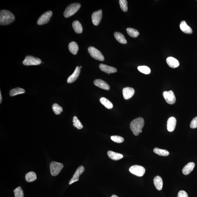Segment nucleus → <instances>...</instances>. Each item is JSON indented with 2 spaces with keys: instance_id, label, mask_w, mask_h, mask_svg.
Wrapping results in <instances>:
<instances>
[{
  "instance_id": "obj_22",
  "label": "nucleus",
  "mask_w": 197,
  "mask_h": 197,
  "mask_svg": "<svg viewBox=\"0 0 197 197\" xmlns=\"http://www.w3.org/2000/svg\"><path fill=\"white\" fill-rule=\"evenodd\" d=\"M114 37L117 41L122 44H127V42L124 36L120 32H116L114 34Z\"/></svg>"
},
{
  "instance_id": "obj_14",
  "label": "nucleus",
  "mask_w": 197,
  "mask_h": 197,
  "mask_svg": "<svg viewBox=\"0 0 197 197\" xmlns=\"http://www.w3.org/2000/svg\"><path fill=\"white\" fill-rule=\"evenodd\" d=\"M80 72V68L79 66H77L73 73L68 78L67 83H71L76 80L79 76Z\"/></svg>"
},
{
  "instance_id": "obj_18",
  "label": "nucleus",
  "mask_w": 197,
  "mask_h": 197,
  "mask_svg": "<svg viewBox=\"0 0 197 197\" xmlns=\"http://www.w3.org/2000/svg\"><path fill=\"white\" fill-rule=\"evenodd\" d=\"M166 61L168 66L173 68L178 67L179 66V61L174 57H168L167 58Z\"/></svg>"
},
{
  "instance_id": "obj_25",
  "label": "nucleus",
  "mask_w": 197,
  "mask_h": 197,
  "mask_svg": "<svg viewBox=\"0 0 197 197\" xmlns=\"http://www.w3.org/2000/svg\"><path fill=\"white\" fill-rule=\"evenodd\" d=\"M100 101L103 106L108 109H111L113 107V104L112 102L105 97H101L100 99Z\"/></svg>"
},
{
  "instance_id": "obj_6",
  "label": "nucleus",
  "mask_w": 197,
  "mask_h": 197,
  "mask_svg": "<svg viewBox=\"0 0 197 197\" xmlns=\"http://www.w3.org/2000/svg\"><path fill=\"white\" fill-rule=\"evenodd\" d=\"M88 52L90 55L93 58L96 60L103 61L105 60V58L101 52L94 47H90L88 48Z\"/></svg>"
},
{
  "instance_id": "obj_11",
  "label": "nucleus",
  "mask_w": 197,
  "mask_h": 197,
  "mask_svg": "<svg viewBox=\"0 0 197 197\" xmlns=\"http://www.w3.org/2000/svg\"><path fill=\"white\" fill-rule=\"evenodd\" d=\"M84 168L83 166H81L78 167V169L76 170L75 174H74L73 177L69 181V185L72 184L75 182L78 181L79 180V177L81 174L83 173L84 171Z\"/></svg>"
},
{
  "instance_id": "obj_31",
  "label": "nucleus",
  "mask_w": 197,
  "mask_h": 197,
  "mask_svg": "<svg viewBox=\"0 0 197 197\" xmlns=\"http://www.w3.org/2000/svg\"><path fill=\"white\" fill-rule=\"evenodd\" d=\"M138 69L140 72L146 75L150 73L151 72L150 68L146 66H139L138 67Z\"/></svg>"
},
{
  "instance_id": "obj_37",
  "label": "nucleus",
  "mask_w": 197,
  "mask_h": 197,
  "mask_svg": "<svg viewBox=\"0 0 197 197\" xmlns=\"http://www.w3.org/2000/svg\"><path fill=\"white\" fill-rule=\"evenodd\" d=\"M177 197H189L187 193L184 191H180L178 194Z\"/></svg>"
},
{
  "instance_id": "obj_39",
  "label": "nucleus",
  "mask_w": 197,
  "mask_h": 197,
  "mask_svg": "<svg viewBox=\"0 0 197 197\" xmlns=\"http://www.w3.org/2000/svg\"><path fill=\"white\" fill-rule=\"evenodd\" d=\"M111 197H119L118 196H117V195H112V196Z\"/></svg>"
},
{
  "instance_id": "obj_28",
  "label": "nucleus",
  "mask_w": 197,
  "mask_h": 197,
  "mask_svg": "<svg viewBox=\"0 0 197 197\" xmlns=\"http://www.w3.org/2000/svg\"><path fill=\"white\" fill-rule=\"evenodd\" d=\"M25 92V90L23 89L17 88L11 90L10 92V95L11 97H14L19 94H24Z\"/></svg>"
},
{
  "instance_id": "obj_9",
  "label": "nucleus",
  "mask_w": 197,
  "mask_h": 197,
  "mask_svg": "<svg viewBox=\"0 0 197 197\" xmlns=\"http://www.w3.org/2000/svg\"><path fill=\"white\" fill-rule=\"evenodd\" d=\"M163 96L166 101L169 104L173 105L175 103L176 97L173 91H164L163 93Z\"/></svg>"
},
{
  "instance_id": "obj_2",
  "label": "nucleus",
  "mask_w": 197,
  "mask_h": 197,
  "mask_svg": "<svg viewBox=\"0 0 197 197\" xmlns=\"http://www.w3.org/2000/svg\"><path fill=\"white\" fill-rule=\"evenodd\" d=\"M15 20L14 14L8 10H3L0 12V24L6 25L10 24Z\"/></svg>"
},
{
  "instance_id": "obj_21",
  "label": "nucleus",
  "mask_w": 197,
  "mask_h": 197,
  "mask_svg": "<svg viewBox=\"0 0 197 197\" xmlns=\"http://www.w3.org/2000/svg\"><path fill=\"white\" fill-rule=\"evenodd\" d=\"M180 29L184 33L191 34L193 32L191 28L188 26L184 20L181 22L180 25Z\"/></svg>"
},
{
  "instance_id": "obj_3",
  "label": "nucleus",
  "mask_w": 197,
  "mask_h": 197,
  "mask_svg": "<svg viewBox=\"0 0 197 197\" xmlns=\"http://www.w3.org/2000/svg\"><path fill=\"white\" fill-rule=\"evenodd\" d=\"M81 7V4L78 3H74L68 6L65 10L64 16L66 18L71 17L75 14Z\"/></svg>"
},
{
  "instance_id": "obj_17",
  "label": "nucleus",
  "mask_w": 197,
  "mask_h": 197,
  "mask_svg": "<svg viewBox=\"0 0 197 197\" xmlns=\"http://www.w3.org/2000/svg\"><path fill=\"white\" fill-rule=\"evenodd\" d=\"M195 167V164L193 162H189L184 167L183 170H182V172L185 175H187L193 171Z\"/></svg>"
},
{
  "instance_id": "obj_27",
  "label": "nucleus",
  "mask_w": 197,
  "mask_h": 197,
  "mask_svg": "<svg viewBox=\"0 0 197 197\" xmlns=\"http://www.w3.org/2000/svg\"><path fill=\"white\" fill-rule=\"evenodd\" d=\"M153 152L155 154L160 156H167L169 155V152L166 150L159 149L157 148L154 149Z\"/></svg>"
},
{
  "instance_id": "obj_1",
  "label": "nucleus",
  "mask_w": 197,
  "mask_h": 197,
  "mask_svg": "<svg viewBox=\"0 0 197 197\" xmlns=\"http://www.w3.org/2000/svg\"><path fill=\"white\" fill-rule=\"evenodd\" d=\"M144 119L141 117L136 118L132 121L130 124V127L135 136H138L143 132L142 129L144 126Z\"/></svg>"
},
{
  "instance_id": "obj_10",
  "label": "nucleus",
  "mask_w": 197,
  "mask_h": 197,
  "mask_svg": "<svg viewBox=\"0 0 197 197\" xmlns=\"http://www.w3.org/2000/svg\"><path fill=\"white\" fill-rule=\"evenodd\" d=\"M102 11L101 10L95 12L92 16V20L93 24L95 26H97L100 23L102 20Z\"/></svg>"
},
{
  "instance_id": "obj_20",
  "label": "nucleus",
  "mask_w": 197,
  "mask_h": 197,
  "mask_svg": "<svg viewBox=\"0 0 197 197\" xmlns=\"http://www.w3.org/2000/svg\"><path fill=\"white\" fill-rule=\"evenodd\" d=\"M107 155L109 157L113 160L117 161L123 158V155L112 151H108Z\"/></svg>"
},
{
  "instance_id": "obj_8",
  "label": "nucleus",
  "mask_w": 197,
  "mask_h": 197,
  "mask_svg": "<svg viewBox=\"0 0 197 197\" xmlns=\"http://www.w3.org/2000/svg\"><path fill=\"white\" fill-rule=\"evenodd\" d=\"M53 12L51 11H48L42 14L38 19L37 24L41 25L46 24L49 22L50 18L52 17Z\"/></svg>"
},
{
  "instance_id": "obj_32",
  "label": "nucleus",
  "mask_w": 197,
  "mask_h": 197,
  "mask_svg": "<svg viewBox=\"0 0 197 197\" xmlns=\"http://www.w3.org/2000/svg\"><path fill=\"white\" fill-rule=\"evenodd\" d=\"M73 122L74 126L76 127L78 129H81L83 128L82 124L76 116L73 117Z\"/></svg>"
},
{
  "instance_id": "obj_34",
  "label": "nucleus",
  "mask_w": 197,
  "mask_h": 197,
  "mask_svg": "<svg viewBox=\"0 0 197 197\" xmlns=\"http://www.w3.org/2000/svg\"><path fill=\"white\" fill-rule=\"evenodd\" d=\"M119 3L121 9L124 12L127 11L128 10L127 1L126 0H120Z\"/></svg>"
},
{
  "instance_id": "obj_35",
  "label": "nucleus",
  "mask_w": 197,
  "mask_h": 197,
  "mask_svg": "<svg viewBox=\"0 0 197 197\" xmlns=\"http://www.w3.org/2000/svg\"><path fill=\"white\" fill-rule=\"evenodd\" d=\"M111 139L112 141L117 143H122L124 141L123 138L117 136H111Z\"/></svg>"
},
{
  "instance_id": "obj_33",
  "label": "nucleus",
  "mask_w": 197,
  "mask_h": 197,
  "mask_svg": "<svg viewBox=\"0 0 197 197\" xmlns=\"http://www.w3.org/2000/svg\"><path fill=\"white\" fill-rule=\"evenodd\" d=\"M15 197H24V193L22 188L20 186L16 188L14 191Z\"/></svg>"
},
{
  "instance_id": "obj_38",
  "label": "nucleus",
  "mask_w": 197,
  "mask_h": 197,
  "mask_svg": "<svg viewBox=\"0 0 197 197\" xmlns=\"http://www.w3.org/2000/svg\"><path fill=\"white\" fill-rule=\"evenodd\" d=\"M2 101V97H1V91H0V103H1Z\"/></svg>"
},
{
  "instance_id": "obj_24",
  "label": "nucleus",
  "mask_w": 197,
  "mask_h": 197,
  "mask_svg": "<svg viewBox=\"0 0 197 197\" xmlns=\"http://www.w3.org/2000/svg\"><path fill=\"white\" fill-rule=\"evenodd\" d=\"M69 49L71 53L76 55L78 53V44L75 42H72L69 44Z\"/></svg>"
},
{
  "instance_id": "obj_40",
  "label": "nucleus",
  "mask_w": 197,
  "mask_h": 197,
  "mask_svg": "<svg viewBox=\"0 0 197 197\" xmlns=\"http://www.w3.org/2000/svg\"><path fill=\"white\" fill-rule=\"evenodd\" d=\"M80 68H82V66H80Z\"/></svg>"
},
{
  "instance_id": "obj_26",
  "label": "nucleus",
  "mask_w": 197,
  "mask_h": 197,
  "mask_svg": "<svg viewBox=\"0 0 197 197\" xmlns=\"http://www.w3.org/2000/svg\"><path fill=\"white\" fill-rule=\"evenodd\" d=\"M25 179L28 182L35 181L37 179L36 173L33 172H30L27 173L25 176Z\"/></svg>"
},
{
  "instance_id": "obj_19",
  "label": "nucleus",
  "mask_w": 197,
  "mask_h": 197,
  "mask_svg": "<svg viewBox=\"0 0 197 197\" xmlns=\"http://www.w3.org/2000/svg\"><path fill=\"white\" fill-rule=\"evenodd\" d=\"M154 185L156 189L158 191L162 190L163 185L162 179L160 176H156L154 179Z\"/></svg>"
},
{
  "instance_id": "obj_5",
  "label": "nucleus",
  "mask_w": 197,
  "mask_h": 197,
  "mask_svg": "<svg viewBox=\"0 0 197 197\" xmlns=\"http://www.w3.org/2000/svg\"><path fill=\"white\" fill-rule=\"evenodd\" d=\"M40 59L31 56H27L23 61V65L25 66H35L40 64L41 63Z\"/></svg>"
},
{
  "instance_id": "obj_16",
  "label": "nucleus",
  "mask_w": 197,
  "mask_h": 197,
  "mask_svg": "<svg viewBox=\"0 0 197 197\" xmlns=\"http://www.w3.org/2000/svg\"><path fill=\"white\" fill-rule=\"evenodd\" d=\"M94 84L102 89L109 90L110 87L107 83L101 79H97L94 81Z\"/></svg>"
},
{
  "instance_id": "obj_7",
  "label": "nucleus",
  "mask_w": 197,
  "mask_h": 197,
  "mask_svg": "<svg viewBox=\"0 0 197 197\" xmlns=\"http://www.w3.org/2000/svg\"><path fill=\"white\" fill-rule=\"evenodd\" d=\"M129 171L132 174L138 177H142L145 172V169L141 166L134 165L129 168Z\"/></svg>"
},
{
  "instance_id": "obj_15",
  "label": "nucleus",
  "mask_w": 197,
  "mask_h": 197,
  "mask_svg": "<svg viewBox=\"0 0 197 197\" xmlns=\"http://www.w3.org/2000/svg\"><path fill=\"white\" fill-rule=\"evenodd\" d=\"M99 68L102 71L106 72L108 74L116 73L117 72V69L115 68L102 64L99 65Z\"/></svg>"
},
{
  "instance_id": "obj_23",
  "label": "nucleus",
  "mask_w": 197,
  "mask_h": 197,
  "mask_svg": "<svg viewBox=\"0 0 197 197\" xmlns=\"http://www.w3.org/2000/svg\"><path fill=\"white\" fill-rule=\"evenodd\" d=\"M72 26H73L74 30H75L76 33L78 34L82 33L83 28L82 25L79 21H78V20L74 21L72 23Z\"/></svg>"
},
{
  "instance_id": "obj_30",
  "label": "nucleus",
  "mask_w": 197,
  "mask_h": 197,
  "mask_svg": "<svg viewBox=\"0 0 197 197\" xmlns=\"http://www.w3.org/2000/svg\"><path fill=\"white\" fill-rule=\"evenodd\" d=\"M52 108L53 112L56 115L60 114L61 112H63V108L57 103L54 104Z\"/></svg>"
},
{
  "instance_id": "obj_12",
  "label": "nucleus",
  "mask_w": 197,
  "mask_h": 197,
  "mask_svg": "<svg viewBox=\"0 0 197 197\" xmlns=\"http://www.w3.org/2000/svg\"><path fill=\"white\" fill-rule=\"evenodd\" d=\"M123 95L124 98L126 100H128L131 98L135 93L134 89L131 87H126L123 90Z\"/></svg>"
},
{
  "instance_id": "obj_4",
  "label": "nucleus",
  "mask_w": 197,
  "mask_h": 197,
  "mask_svg": "<svg viewBox=\"0 0 197 197\" xmlns=\"http://www.w3.org/2000/svg\"><path fill=\"white\" fill-rule=\"evenodd\" d=\"M64 166L61 163L53 161L50 164V173L52 176H56L59 174L61 170L63 169Z\"/></svg>"
},
{
  "instance_id": "obj_36",
  "label": "nucleus",
  "mask_w": 197,
  "mask_h": 197,
  "mask_svg": "<svg viewBox=\"0 0 197 197\" xmlns=\"http://www.w3.org/2000/svg\"><path fill=\"white\" fill-rule=\"evenodd\" d=\"M190 126L191 129L197 128V117L192 120Z\"/></svg>"
},
{
  "instance_id": "obj_13",
  "label": "nucleus",
  "mask_w": 197,
  "mask_h": 197,
  "mask_svg": "<svg viewBox=\"0 0 197 197\" xmlns=\"http://www.w3.org/2000/svg\"><path fill=\"white\" fill-rule=\"evenodd\" d=\"M176 119L174 117H171L169 118L167 124V129L168 131L170 132L174 131L175 129Z\"/></svg>"
},
{
  "instance_id": "obj_29",
  "label": "nucleus",
  "mask_w": 197,
  "mask_h": 197,
  "mask_svg": "<svg viewBox=\"0 0 197 197\" xmlns=\"http://www.w3.org/2000/svg\"><path fill=\"white\" fill-rule=\"evenodd\" d=\"M126 31L128 35L132 37H137L140 35L139 32L137 30L133 29V28H127Z\"/></svg>"
}]
</instances>
